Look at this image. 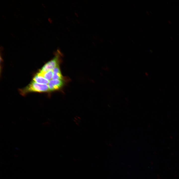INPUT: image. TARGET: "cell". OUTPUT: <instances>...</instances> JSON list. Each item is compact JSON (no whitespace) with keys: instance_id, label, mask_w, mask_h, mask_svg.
Returning a JSON list of instances; mask_svg holds the SVG:
<instances>
[{"instance_id":"1","label":"cell","mask_w":179,"mask_h":179,"mask_svg":"<svg viewBox=\"0 0 179 179\" xmlns=\"http://www.w3.org/2000/svg\"><path fill=\"white\" fill-rule=\"evenodd\" d=\"M49 91L48 85L38 83L35 81H32L26 88L21 91L22 94L30 92H44Z\"/></svg>"},{"instance_id":"2","label":"cell","mask_w":179,"mask_h":179,"mask_svg":"<svg viewBox=\"0 0 179 179\" xmlns=\"http://www.w3.org/2000/svg\"><path fill=\"white\" fill-rule=\"evenodd\" d=\"M60 53L58 52L53 59L46 63L40 71L45 72L53 70L55 67L59 65L60 62Z\"/></svg>"},{"instance_id":"3","label":"cell","mask_w":179,"mask_h":179,"mask_svg":"<svg viewBox=\"0 0 179 179\" xmlns=\"http://www.w3.org/2000/svg\"><path fill=\"white\" fill-rule=\"evenodd\" d=\"M65 80H52L49 81L48 84L49 91H53L59 90L64 85Z\"/></svg>"},{"instance_id":"4","label":"cell","mask_w":179,"mask_h":179,"mask_svg":"<svg viewBox=\"0 0 179 179\" xmlns=\"http://www.w3.org/2000/svg\"><path fill=\"white\" fill-rule=\"evenodd\" d=\"M53 70H50L45 72L40 71L37 74L43 77L49 81L52 80L53 75Z\"/></svg>"},{"instance_id":"5","label":"cell","mask_w":179,"mask_h":179,"mask_svg":"<svg viewBox=\"0 0 179 179\" xmlns=\"http://www.w3.org/2000/svg\"><path fill=\"white\" fill-rule=\"evenodd\" d=\"M33 80L39 84L47 85L48 84L49 82L43 77L37 74L34 77Z\"/></svg>"}]
</instances>
